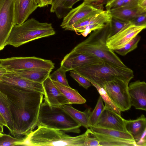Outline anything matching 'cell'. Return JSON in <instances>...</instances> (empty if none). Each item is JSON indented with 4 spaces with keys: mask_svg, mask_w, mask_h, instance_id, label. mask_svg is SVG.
I'll return each instance as SVG.
<instances>
[{
    "mask_svg": "<svg viewBox=\"0 0 146 146\" xmlns=\"http://www.w3.org/2000/svg\"><path fill=\"white\" fill-rule=\"evenodd\" d=\"M0 90L7 95L13 121L15 137L20 138L37 126L43 94L0 82Z\"/></svg>",
    "mask_w": 146,
    "mask_h": 146,
    "instance_id": "6da1fadb",
    "label": "cell"
},
{
    "mask_svg": "<svg viewBox=\"0 0 146 146\" xmlns=\"http://www.w3.org/2000/svg\"><path fill=\"white\" fill-rule=\"evenodd\" d=\"M82 134L72 136L59 129L38 126L35 130L25 135L18 145L31 146H87L90 129H87Z\"/></svg>",
    "mask_w": 146,
    "mask_h": 146,
    "instance_id": "7a4b0ae2",
    "label": "cell"
},
{
    "mask_svg": "<svg viewBox=\"0 0 146 146\" xmlns=\"http://www.w3.org/2000/svg\"><path fill=\"white\" fill-rule=\"evenodd\" d=\"M110 29V22L102 28L93 31L86 39L77 44L72 50L93 56L104 61L121 66H126L114 51L106 45Z\"/></svg>",
    "mask_w": 146,
    "mask_h": 146,
    "instance_id": "3957f363",
    "label": "cell"
},
{
    "mask_svg": "<svg viewBox=\"0 0 146 146\" xmlns=\"http://www.w3.org/2000/svg\"><path fill=\"white\" fill-rule=\"evenodd\" d=\"M73 70L103 88L107 82L115 78L130 81L134 76L133 70L127 66H122L105 61L101 63L82 66Z\"/></svg>",
    "mask_w": 146,
    "mask_h": 146,
    "instance_id": "277c9868",
    "label": "cell"
},
{
    "mask_svg": "<svg viewBox=\"0 0 146 146\" xmlns=\"http://www.w3.org/2000/svg\"><path fill=\"white\" fill-rule=\"evenodd\" d=\"M55 34L51 23L40 22L31 18L21 24L14 25L6 45L17 48L32 41Z\"/></svg>",
    "mask_w": 146,
    "mask_h": 146,
    "instance_id": "5b68a950",
    "label": "cell"
},
{
    "mask_svg": "<svg viewBox=\"0 0 146 146\" xmlns=\"http://www.w3.org/2000/svg\"><path fill=\"white\" fill-rule=\"evenodd\" d=\"M37 126L77 133L80 132L82 126L61 106H50L44 101L41 105Z\"/></svg>",
    "mask_w": 146,
    "mask_h": 146,
    "instance_id": "8992f818",
    "label": "cell"
},
{
    "mask_svg": "<svg viewBox=\"0 0 146 146\" xmlns=\"http://www.w3.org/2000/svg\"><path fill=\"white\" fill-rule=\"evenodd\" d=\"M0 64L8 70L44 69L52 71L54 64L50 60L35 56L13 57L0 59Z\"/></svg>",
    "mask_w": 146,
    "mask_h": 146,
    "instance_id": "52a82bcc",
    "label": "cell"
},
{
    "mask_svg": "<svg viewBox=\"0 0 146 146\" xmlns=\"http://www.w3.org/2000/svg\"><path fill=\"white\" fill-rule=\"evenodd\" d=\"M129 82L116 78L107 82L104 87L112 102L121 112L129 110L131 106L128 92Z\"/></svg>",
    "mask_w": 146,
    "mask_h": 146,
    "instance_id": "ba28073f",
    "label": "cell"
},
{
    "mask_svg": "<svg viewBox=\"0 0 146 146\" xmlns=\"http://www.w3.org/2000/svg\"><path fill=\"white\" fill-rule=\"evenodd\" d=\"M14 0H0V51L6 46L14 25Z\"/></svg>",
    "mask_w": 146,
    "mask_h": 146,
    "instance_id": "9c48e42d",
    "label": "cell"
},
{
    "mask_svg": "<svg viewBox=\"0 0 146 146\" xmlns=\"http://www.w3.org/2000/svg\"><path fill=\"white\" fill-rule=\"evenodd\" d=\"M146 26H137L129 22L113 35L108 38L106 45L113 50L122 47L145 29Z\"/></svg>",
    "mask_w": 146,
    "mask_h": 146,
    "instance_id": "30bf717a",
    "label": "cell"
},
{
    "mask_svg": "<svg viewBox=\"0 0 146 146\" xmlns=\"http://www.w3.org/2000/svg\"><path fill=\"white\" fill-rule=\"evenodd\" d=\"M103 10L84 1L79 6L71 10L66 14L64 17L60 27L66 30L78 22Z\"/></svg>",
    "mask_w": 146,
    "mask_h": 146,
    "instance_id": "8fae6325",
    "label": "cell"
},
{
    "mask_svg": "<svg viewBox=\"0 0 146 146\" xmlns=\"http://www.w3.org/2000/svg\"><path fill=\"white\" fill-rule=\"evenodd\" d=\"M104 61L93 56L72 50L64 57L60 67L66 72L78 67L101 63Z\"/></svg>",
    "mask_w": 146,
    "mask_h": 146,
    "instance_id": "7c38bea8",
    "label": "cell"
},
{
    "mask_svg": "<svg viewBox=\"0 0 146 146\" xmlns=\"http://www.w3.org/2000/svg\"><path fill=\"white\" fill-rule=\"evenodd\" d=\"M0 82L19 88L41 93L44 92L42 84L22 78L12 70L7 72L0 79Z\"/></svg>",
    "mask_w": 146,
    "mask_h": 146,
    "instance_id": "4fadbf2b",
    "label": "cell"
},
{
    "mask_svg": "<svg viewBox=\"0 0 146 146\" xmlns=\"http://www.w3.org/2000/svg\"><path fill=\"white\" fill-rule=\"evenodd\" d=\"M125 120L121 115L105 108L94 127L127 132L125 127Z\"/></svg>",
    "mask_w": 146,
    "mask_h": 146,
    "instance_id": "5bb4252c",
    "label": "cell"
},
{
    "mask_svg": "<svg viewBox=\"0 0 146 146\" xmlns=\"http://www.w3.org/2000/svg\"><path fill=\"white\" fill-rule=\"evenodd\" d=\"M131 106L137 110H146V83L137 80L128 86Z\"/></svg>",
    "mask_w": 146,
    "mask_h": 146,
    "instance_id": "9a60e30c",
    "label": "cell"
},
{
    "mask_svg": "<svg viewBox=\"0 0 146 146\" xmlns=\"http://www.w3.org/2000/svg\"><path fill=\"white\" fill-rule=\"evenodd\" d=\"M44 101L49 105L61 106L69 104L67 99L57 87L49 76L42 83Z\"/></svg>",
    "mask_w": 146,
    "mask_h": 146,
    "instance_id": "2e32d148",
    "label": "cell"
},
{
    "mask_svg": "<svg viewBox=\"0 0 146 146\" xmlns=\"http://www.w3.org/2000/svg\"><path fill=\"white\" fill-rule=\"evenodd\" d=\"M38 0H14V25H20L38 7Z\"/></svg>",
    "mask_w": 146,
    "mask_h": 146,
    "instance_id": "e0dca14e",
    "label": "cell"
},
{
    "mask_svg": "<svg viewBox=\"0 0 146 146\" xmlns=\"http://www.w3.org/2000/svg\"><path fill=\"white\" fill-rule=\"evenodd\" d=\"M111 16L110 11L103 10L91 15L73 25L66 30L74 31L78 28L96 23L106 24L110 22Z\"/></svg>",
    "mask_w": 146,
    "mask_h": 146,
    "instance_id": "ac0fdd59",
    "label": "cell"
},
{
    "mask_svg": "<svg viewBox=\"0 0 146 146\" xmlns=\"http://www.w3.org/2000/svg\"><path fill=\"white\" fill-rule=\"evenodd\" d=\"M125 125L127 131L131 135L136 143L146 130V119L142 114L135 120H125Z\"/></svg>",
    "mask_w": 146,
    "mask_h": 146,
    "instance_id": "d6986e66",
    "label": "cell"
},
{
    "mask_svg": "<svg viewBox=\"0 0 146 146\" xmlns=\"http://www.w3.org/2000/svg\"><path fill=\"white\" fill-rule=\"evenodd\" d=\"M110 11L112 17L129 22L133 17L146 13V10L138 5L122 6Z\"/></svg>",
    "mask_w": 146,
    "mask_h": 146,
    "instance_id": "ffe728a7",
    "label": "cell"
},
{
    "mask_svg": "<svg viewBox=\"0 0 146 146\" xmlns=\"http://www.w3.org/2000/svg\"><path fill=\"white\" fill-rule=\"evenodd\" d=\"M12 70L22 78L42 84L49 76L51 72L47 70L37 69Z\"/></svg>",
    "mask_w": 146,
    "mask_h": 146,
    "instance_id": "44dd1931",
    "label": "cell"
},
{
    "mask_svg": "<svg viewBox=\"0 0 146 146\" xmlns=\"http://www.w3.org/2000/svg\"><path fill=\"white\" fill-rule=\"evenodd\" d=\"M61 106L78 123L87 129L90 128L89 119L91 112L90 108H88L84 111H81L68 104Z\"/></svg>",
    "mask_w": 146,
    "mask_h": 146,
    "instance_id": "7402d4cb",
    "label": "cell"
},
{
    "mask_svg": "<svg viewBox=\"0 0 146 146\" xmlns=\"http://www.w3.org/2000/svg\"><path fill=\"white\" fill-rule=\"evenodd\" d=\"M0 113L5 120L10 133L15 137L13 121L6 94L0 90Z\"/></svg>",
    "mask_w": 146,
    "mask_h": 146,
    "instance_id": "603a6c76",
    "label": "cell"
},
{
    "mask_svg": "<svg viewBox=\"0 0 146 146\" xmlns=\"http://www.w3.org/2000/svg\"><path fill=\"white\" fill-rule=\"evenodd\" d=\"M52 81L67 99L69 104H83L86 102V100L81 96L77 90L70 87L67 86L57 82Z\"/></svg>",
    "mask_w": 146,
    "mask_h": 146,
    "instance_id": "cb8c5ba5",
    "label": "cell"
},
{
    "mask_svg": "<svg viewBox=\"0 0 146 146\" xmlns=\"http://www.w3.org/2000/svg\"><path fill=\"white\" fill-rule=\"evenodd\" d=\"M93 133L99 141L100 146H136L135 142L134 140L114 138L93 132Z\"/></svg>",
    "mask_w": 146,
    "mask_h": 146,
    "instance_id": "d4e9b609",
    "label": "cell"
},
{
    "mask_svg": "<svg viewBox=\"0 0 146 146\" xmlns=\"http://www.w3.org/2000/svg\"><path fill=\"white\" fill-rule=\"evenodd\" d=\"M90 128L94 133L114 138L134 141L132 136L128 132L96 127H92Z\"/></svg>",
    "mask_w": 146,
    "mask_h": 146,
    "instance_id": "484cf974",
    "label": "cell"
},
{
    "mask_svg": "<svg viewBox=\"0 0 146 146\" xmlns=\"http://www.w3.org/2000/svg\"><path fill=\"white\" fill-rule=\"evenodd\" d=\"M89 81L92 85L95 87L97 90L105 103V108L108 110L121 115V111L112 102L105 89L94 82L90 81Z\"/></svg>",
    "mask_w": 146,
    "mask_h": 146,
    "instance_id": "4316f807",
    "label": "cell"
},
{
    "mask_svg": "<svg viewBox=\"0 0 146 146\" xmlns=\"http://www.w3.org/2000/svg\"><path fill=\"white\" fill-rule=\"evenodd\" d=\"M80 1L81 0H53L50 11L55 12L57 15L60 11L72 8L73 5Z\"/></svg>",
    "mask_w": 146,
    "mask_h": 146,
    "instance_id": "83f0119b",
    "label": "cell"
},
{
    "mask_svg": "<svg viewBox=\"0 0 146 146\" xmlns=\"http://www.w3.org/2000/svg\"><path fill=\"white\" fill-rule=\"evenodd\" d=\"M105 108L103 101L100 96L94 109L91 112L89 117V123L90 128L95 125Z\"/></svg>",
    "mask_w": 146,
    "mask_h": 146,
    "instance_id": "f1b7e54d",
    "label": "cell"
},
{
    "mask_svg": "<svg viewBox=\"0 0 146 146\" xmlns=\"http://www.w3.org/2000/svg\"><path fill=\"white\" fill-rule=\"evenodd\" d=\"M141 39V36L137 35L122 47L113 50L119 55L124 56L136 48Z\"/></svg>",
    "mask_w": 146,
    "mask_h": 146,
    "instance_id": "f546056e",
    "label": "cell"
},
{
    "mask_svg": "<svg viewBox=\"0 0 146 146\" xmlns=\"http://www.w3.org/2000/svg\"><path fill=\"white\" fill-rule=\"evenodd\" d=\"M66 72L60 67L51 74L49 77L53 81L55 82L64 86L70 87L66 77Z\"/></svg>",
    "mask_w": 146,
    "mask_h": 146,
    "instance_id": "4dcf8cb0",
    "label": "cell"
},
{
    "mask_svg": "<svg viewBox=\"0 0 146 146\" xmlns=\"http://www.w3.org/2000/svg\"><path fill=\"white\" fill-rule=\"evenodd\" d=\"M129 23V22L123 21L112 17L110 22V31L108 38L117 33Z\"/></svg>",
    "mask_w": 146,
    "mask_h": 146,
    "instance_id": "1f68e13d",
    "label": "cell"
},
{
    "mask_svg": "<svg viewBox=\"0 0 146 146\" xmlns=\"http://www.w3.org/2000/svg\"><path fill=\"white\" fill-rule=\"evenodd\" d=\"M106 24L96 23L90 25L76 29L74 31L78 35H82L83 36L86 37L92 31L102 28Z\"/></svg>",
    "mask_w": 146,
    "mask_h": 146,
    "instance_id": "d6a6232c",
    "label": "cell"
},
{
    "mask_svg": "<svg viewBox=\"0 0 146 146\" xmlns=\"http://www.w3.org/2000/svg\"><path fill=\"white\" fill-rule=\"evenodd\" d=\"M23 138H17L9 135L3 134L0 137V146H16L23 141Z\"/></svg>",
    "mask_w": 146,
    "mask_h": 146,
    "instance_id": "836d02e7",
    "label": "cell"
},
{
    "mask_svg": "<svg viewBox=\"0 0 146 146\" xmlns=\"http://www.w3.org/2000/svg\"><path fill=\"white\" fill-rule=\"evenodd\" d=\"M70 71V76L84 88L87 89L91 86L90 81L79 73L73 70Z\"/></svg>",
    "mask_w": 146,
    "mask_h": 146,
    "instance_id": "e575fe53",
    "label": "cell"
},
{
    "mask_svg": "<svg viewBox=\"0 0 146 146\" xmlns=\"http://www.w3.org/2000/svg\"><path fill=\"white\" fill-rule=\"evenodd\" d=\"M146 13L137 16L130 20L129 22L137 26H146Z\"/></svg>",
    "mask_w": 146,
    "mask_h": 146,
    "instance_id": "d590c367",
    "label": "cell"
},
{
    "mask_svg": "<svg viewBox=\"0 0 146 146\" xmlns=\"http://www.w3.org/2000/svg\"><path fill=\"white\" fill-rule=\"evenodd\" d=\"M124 0H111L106 4L107 10L109 11L115 9L123 6Z\"/></svg>",
    "mask_w": 146,
    "mask_h": 146,
    "instance_id": "8d00e7d4",
    "label": "cell"
},
{
    "mask_svg": "<svg viewBox=\"0 0 146 146\" xmlns=\"http://www.w3.org/2000/svg\"><path fill=\"white\" fill-rule=\"evenodd\" d=\"M98 9H103L102 5L111 0H81Z\"/></svg>",
    "mask_w": 146,
    "mask_h": 146,
    "instance_id": "74e56055",
    "label": "cell"
},
{
    "mask_svg": "<svg viewBox=\"0 0 146 146\" xmlns=\"http://www.w3.org/2000/svg\"><path fill=\"white\" fill-rule=\"evenodd\" d=\"M146 130L144 131L138 141L135 143L136 146H146Z\"/></svg>",
    "mask_w": 146,
    "mask_h": 146,
    "instance_id": "f35d334b",
    "label": "cell"
},
{
    "mask_svg": "<svg viewBox=\"0 0 146 146\" xmlns=\"http://www.w3.org/2000/svg\"><path fill=\"white\" fill-rule=\"evenodd\" d=\"M138 0H124L123 6L134 7L138 5Z\"/></svg>",
    "mask_w": 146,
    "mask_h": 146,
    "instance_id": "ab89813d",
    "label": "cell"
},
{
    "mask_svg": "<svg viewBox=\"0 0 146 146\" xmlns=\"http://www.w3.org/2000/svg\"><path fill=\"white\" fill-rule=\"evenodd\" d=\"M53 0H38V7H43L49 5H52Z\"/></svg>",
    "mask_w": 146,
    "mask_h": 146,
    "instance_id": "60d3db41",
    "label": "cell"
},
{
    "mask_svg": "<svg viewBox=\"0 0 146 146\" xmlns=\"http://www.w3.org/2000/svg\"><path fill=\"white\" fill-rule=\"evenodd\" d=\"M7 70L5 67L0 64V79L7 72Z\"/></svg>",
    "mask_w": 146,
    "mask_h": 146,
    "instance_id": "b9f144b4",
    "label": "cell"
},
{
    "mask_svg": "<svg viewBox=\"0 0 146 146\" xmlns=\"http://www.w3.org/2000/svg\"><path fill=\"white\" fill-rule=\"evenodd\" d=\"M138 5L146 10V0H138Z\"/></svg>",
    "mask_w": 146,
    "mask_h": 146,
    "instance_id": "7bdbcfd3",
    "label": "cell"
},
{
    "mask_svg": "<svg viewBox=\"0 0 146 146\" xmlns=\"http://www.w3.org/2000/svg\"><path fill=\"white\" fill-rule=\"evenodd\" d=\"M0 124L2 125L3 126H5L7 127V124L6 122L2 115L0 113Z\"/></svg>",
    "mask_w": 146,
    "mask_h": 146,
    "instance_id": "ee69618b",
    "label": "cell"
},
{
    "mask_svg": "<svg viewBox=\"0 0 146 146\" xmlns=\"http://www.w3.org/2000/svg\"><path fill=\"white\" fill-rule=\"evenodd\" d=\"M3 126L0 124V133H2L3 132Z\"/></svg>",
    "mask_w": 146,
    "mask_h": 146,
    "instance_id": "f6af8a7d",
    "label": "cell"
},
{
    "mask_svg": "<svg viewBox=\"0 0 146 146\" xmlns=\"http://www.w3.org/2000/svg\"><path fill=\"white\" fill-rule=\"evenodd\" d=\"M3 134H2V133H0V137Z\"/></svg>",
    "mask_w": 146,
    "mask_h": 146,
    "instance_id": "bcb514c9",
    "label": "cell"
}]
</instances>
